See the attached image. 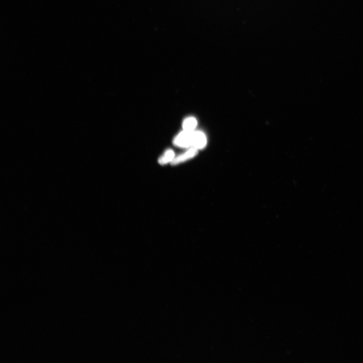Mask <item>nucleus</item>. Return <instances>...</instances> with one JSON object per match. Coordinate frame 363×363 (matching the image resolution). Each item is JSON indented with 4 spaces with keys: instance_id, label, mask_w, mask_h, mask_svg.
Wrapping results in <instances>:
<instances>
[{
    "instance_id": "nucleus-3",
    "label": "nucleus",
    "mask_w": 363,
    "mask_h": 363,
    "mask_svg": "<svg viewBox=\"0 0 363 363\" xmlns=\"http://www.w3.org/2000/svg\"><path fill=\"white\" fill-rule=\"evenodd\" d=\"M198 153V150L195 148H192L188 152L182 154H180L176 158H174L171 162L172 164L176 165L180 163L184 162L190 158L194 157Z\"/></svg>"
},
{
    "instance_id": "nucleus-5",
    "label": "nucleus",
    "mask_w": 363,
    "mask_h": 363,
    "mask_svg": "<svg viewBox=\"0 0 363 363\" xmlns=\"http://www.w3.org/2000/svg\"><path fill=\"white\" fill-rule=\"evenodd\" d=\"M174 158V152L170 150H166L162 157L158 160L160 164H165L169 162H172Z\"/></svg>"
},
{
    "instance_id": "nucleus-2",
    "label": "nucleus",
    "mask_w": 363,
    "mask_h": 363,
    "mask_svg": "<svg viewBox=\"0 0 363 363\" xmlns=\"http://www.w3.org/2000/svg\"><path fill=\"white\" fill-rule=\"evenodd\" d=\"M207 140L205 134L200 132H194L193 148L198 150L204 148L206 144Z\"/></svg>"
},
{
    "instance_id": "nucleus-4",
    "label": "nucleus",
    "mask_w": 363,
    "mask_h": 363,
    "mask_svg": "<svg viewBox=\"0 0 363 363\" xmlns=\"http://www.w3.org/2000/svg\"><path fill=\"white\" fill-rule=\"evenodd\" d=\"M197 124V120L194 118L189 117L184 120L183 124V128L184 131L194 132Z\"/></svg>"
},
{
    "instance_id": "nucleus-1",
    "label": "nucleus",
    "mask_w": 363,
    "mask_h": 363,
    "mask_svg": "<svg viewBox=\"0 0 363 363\" xmlns=\"http://www.w3.org/2000/svg\"><path fill=\"white\" fill-rule=\"evenodd\" d=\"M194 132L184 131L178 134L174 140V144L177 146L182 148H192L194 142Z\"/></svg>"
}]
</instances>
